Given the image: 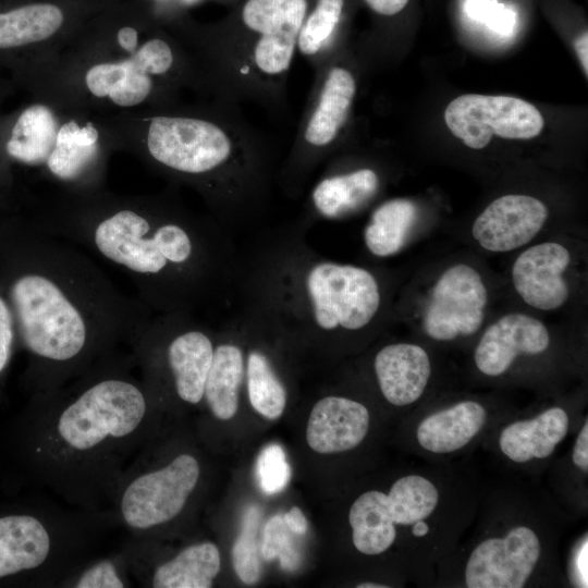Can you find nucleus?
<instances>
[{
	"instance_id": "obj_18",
	"label": "nucleus",
	"mask_w": 588,
	"mask_h": 588,
	"mask_svg": "<svg viewBox=\"0 0 588 588\" xmlns=\"http://www.w3.org/2000/svg\"><path fill=\"white\" fill-rule=\"evenodd\" d=\"M378 172L369 167L342 169L331 163L314 184L307 200V224L313 218L338 220L372 201L380 188Z\"/></svg>"
},
{
	"instance_id": "obj_15",
	"label": "nucleus",
	"mask_w": 588,
	"mask_h": 588,
	"mask_svg": "<svg viewBox=\"0 0 588 588\" xmlns=\"http://www.w3.org/2000/svg\"><path fill=\"white\" fill-rule=\"evenodd\" d=\"M549 216L547 206L536 197L522 194L501 196L475 219L471 234L486 250L504 253L530 242Z\"/></svg>"
},
{
	"instance_id": "obj_16",
	"label": "nucleus",
	"mask_w": 588,
	"mask_h": 588,
	"mask_svg": "<svg viewBox=\"0 0 588 588\" xmlns=\"http://www.w3.org/2000/svg\"><path fill=\"white\" fill-rule=\"evenodd\" d=\"M571 264L568 249L558 242L536 244L518 255L512 282L519 297L532 308L555 310L568 299L563 274Z\"/></svg>"
},
{
	"instance_id": "obj_34",
	"label": "nucleus",
	"mask_w": 588,
	"mask_h": 588,
	"mask_svg": "<svg viewBox=\"0 0 588 588\" xmlns=\"http://www.w3.org/2000/svg\"><path fill=\"white\" fill-rule=\"evenodd\" d=\"M294 534L286 525L283 515L272 516L264 529L260 553L265 560H280L282 568L294 569L301 558L294 542Z\"/></svg>"
},
{
	"instance_id": "obj_37",
	"label": "nucleus",
	"mask_w": 588,
	"mask_h": 588,
	"mask_svg": "<svg viewBox=\"0 0 588 588\" xmlns=\"http://www.w3.org/2000/svg\"><path fill=\"white\" fill-rule=\"evenodd\" d=\"M16 345L19 343L13 313L0 289V375L8 367Z\"/></svg>"
},
{
	"instance_id": "obj_24",
	"label": "nucleus",
	"mask_w": 588,
	"mask_h": 588,
	"mask_svg": "<svg viewBox=\"0 0 588 588\" xmlns=\"http://www.w3.org/2000/svg\"><path fill=\"white\" fill-rule=\"evenodd\" d=\"M244 366L243 347L234 339L217 338L203 401L219 420H229L237 412Z\"/></svg>"
},
{
	"instance_id": "obj_4",
	"label": "nucleus",
	"mask_w": 588,
	"mask_h": 588,
	"mask_svg": "<svg viewBox=\"0 0 588 588\" xmlns=\"http://www.w3.org/2000/svg\"><path fill=\"white\" fill-rule=\"evenodd\" d=\"M306 225L268 230L240 257L243 309L280 335L321 339L366 329L382 306L376 274L322 257L307 243Z\"/></svg>"
},
{
	"instance_id": "obj_23",
	"label": "nucleus",
	"mask_w": 588,
	"mask_h": 588,
	"mask_svg": "<svg viewBox=\"0 0 588 588\" xmlns=\"http://www.w3.org/2000/svg\"><path fill=\"white\" fill-rule=\"evenodd\" d=\"M487 419L485 407L475 401L460 402L427 416L417 427L419 444L433 453H450L469 443Z\"/></svg>"
},
{
	"instance_id": "obj_29",
	"label": "nucleus",
	"mask_w": 588,
	"mask_h": 588,
	"mask_svg": "<svg viewBox=\"0 0 588 588\" xmlns=\"http://www.w3.org/2000/svg\"><path fill=\"white\" fill-rule=\"evenodd\" d=\"M417 219L416 204L407 198H393L380 204L365 229L364 242L376 257L399 253L406 243Z\"/></svg>"
},
{
	"instance_id": "obj_33",
	"label": "nucleus",
	"mask_w": 588,
	"mask_h": 588,
	"mask_svg": "<svg viewBox=\"0 0 588 588\" xmlns=\"http://www.w3.org/2000/svg\"><path fill=\"white\" fill-rule=\"evenodd\" d=\"M260 512L249 506L243 517L242 528L232 548V564L237 577L245 584H255L261 574L257 530Z\"/></svg>"
},
{
	"instance_id": "obj_28",
	"label": "nucleus",
	"mask_w": 588,
	"mask_h": 588,
	"mask_svg": "<svg viewBox=\"0 0 588 588\" xmlns=\"http://www.w3.org/2000/svg\"><path fill=\"white\" fill-rule=\"evenodd\" d=\"M57 133V120L50 108L33 105L16 120L5 146L7 152L25 164H46L56 145Z\"/></svg>"
},
{
	"instance_id": "obj_31",
	"label": "nucleus",
	"mask_w": 588,
	"mask_h": 588,
	"mask_svg": "<svg viewBox=\"0 0 588 588\" xmlns=\"http://www.w3.org/2000/svg\"><path fill=\"white\" fill-rule=\"evenodd\" d=\"M62 11L53 4H30L0 13V48L45 40L62 25Z\"/></svg>"
},
{
	"instance_id": "obj_38",
	"label": "nucleus",
	"mask_w": 588,
	"mask_h": 588,
	"mask_svg": "<svg viewBox=\"0 0 588 588\" xmlns=\"http://www.w3.org/2000/svg\"><path fill=\"white\" fill-rule=\"evenodd\" d=\"M573 463L583 471H588V420L581 427L573 450Z\"/></svg>"
},
{
	"instance_id": "obj_41",
	"label": "nucleus",
	"mask_w": 588,
	"mask_h": 588,
	"mask_svg": "<svg viewBox=\"0 0 588 588\" xmlns=\"http://www.w3.org/2000/svg\"><path fill=\"white\" fill-rule=\"evenodd\" d=\"M119 45L130 53H134L137 47V32L135 28L125 26L118 32Z\"/></svg>"
},
{
	"instance_id": "obj_13",
	"label": "nucleus",
	"mask_w": 588,
	"mask_h": 588,
	"mask_svg": "<svg viewBox=\"0 0 588 588\" xmlns=\"http://www.w3.org/2000/svg\"><path fill=\"white\" fill-rule=\"evenodd\" d=\"M540 556V542L526 526L512 528L504 537L489 538L471 552L465 569L469 588H520Z\"/></svg>"
},
{
	"instance_id": "obj_39",
	"label": "nucleus",
	"mask_w": 588,
	"mask_h": 588,
	"mask_svg": "<svg viewBox=\"0 0 588 588\" xmlns=\"http://www.w3.org/2000/svg\"><path fill=\"white\" fill-rule=\"evenodd\" d=\"M371 11L382 16H394L402 12L409 0H364Z\"/></svg>"
},
{
	"instance_id": "obj_19",
	"label": "nucleus",
	"mask_w": 588,
	"mask_h": 588,
	"mask_svg": "<svg viewBox=\"0 0 588 588\" xmlns=\"http://www.w3.org/2000/svg\"><path fill=\"white\" fill-rule=\"evenodd\" d=\"M369 420V412L362 403L342 396H326L310 412L307 443L321 454L352 450L366 437Z\"/></svg>"
},
{
	"instance_id": "obj_14",
	"label": "nucleus",
	"mask_w": 588,
	"mask_h": 588,
	"mask_svg": "<svg viewBox=\"0 0 588 588\" xmlns=\"http://www.w3.org/2000/svg\"><path fill=\"white\" fill-rule=\"evenodd\" d=\"M175 62L172 47L163 39L145 42L131 58L90 68L85 82L97 97L109 96L119 106L143 102L152 89L151 75L168 74Z\"/></svg>"
},
{
	"instance_id": "obj_20",
	"label": "nucleus",
	"mask_w": 588,
	"mask_h": 588,
	"mask_svg": "<svg viewBox=\"0 0 588 588\" xmlns=\"http://www.w3.org/2000/svg\"><path fill=\"white\" fill-rule=\"evenodd\" d=\"M132 577L154 588H210L220 572L218 547L210 541L189 544L158 563L127 564Z\"/></svg>"
},
{
	"instance_id": "obj_26",
	"label": "nucleus",
	"mask_w": 588,
	"mask_h": 588,
	"mask_svg": "<svg viewBox=\"0 0 588 588\" xmlns=\"http://www.w3.org/2000/svg\"><path fill=\"white\" fill-rule=\"evenodd\" d=\"M345 0H316L301 26L296 51L314 72L340 53Z\"/></svg>"
},
{
	"instance_id": "obj_35",
	"label": "nucleus",
	"mask_w": 588,
	"mask_h": 588,
	"mask_svg": "<svg viewBox=\"0 0 588 588\" xmlns=\"http://www.w3.org/2000/svg\"><path fill=\"white\" fill-rule=\"evenodd\" d=\"M257 477L260 489L267 494L282 491L291 477V468L284 450L277 443L262 449L257 460Z\"/></svg>"
},
{
	"instance_id": "obj_46",
	"label": "nucleus",
	"mask_w": 588,
	"mask_h": 588,
	"mask_svg": "<svg viewBox=\"0 0 588 588\" xmlns=\"http://www.w3.org/2000/svg\"><path fill=\"white\" fill-rule=\"evenodd\" d=\"M184 3L186 4H192V3H195L197 2L198 0H182Z\"/></svg>"
},
{
	"instance_id": "obj_6",
	"label": "nucleus",
	"mask_w": 588,
	"mask_h": 588,
	"mask_svg": "<svg viewBox=\"0 0 588 588\" xmlns=\"http://www.w3.org/2000/svg\"><path fill=\"white\" fill-rule=\"evenodd\" d=\"M308 0H246L235 25L209 49L221 100L254 102L273 112L287 102V79Z\"/></svg>"
},
{
	"instance_id": "obj_45",
	"label": "nucleus",
	"mask_w": 588,
	"mask_h": 588,
	"mask_svg": "<svg viewBox=\"0 0 588 588\" xmlns=\"http://www.w3.org/2000/svg\"><path fill=\"white\" fill-rule=\"evenodd\" d=\"M388 586L382 584L363 583L357 585V588H387Z\"/></svg>"
},
{
	"instance_id": "obj_12",
	"label": "nucleus",
	"mask_w": 588,
	"mask_h": 588,
	"mask_svg": "<svg viewBox=\"0 0 588 588\" xmlns=\"http://www.w3.org/2000/svg\"><path fill=\"white\" fill-rule=\"evenodd\" d=\"M488 291L480 273L456 264L436 281L422 313V328L437 341L475 334L485 320Z\"/></svg>"
},
{
	"instance_id": "obj_32",
	"label": "nucleus",
	"mask_w": 588,
	"mask_h": 588,
	"mask_svg": "<svg viewBox=\"0 0 588 588\" xmlns=\"http://www.w3.org/2000/svg\"><path fill=\"white\" fill-rule=\"evenodd\" d=\"M134 578L123 552L105 556L87 558L69 569L56 584L71 588H125L132 587Z\"/></svg>"
},
{
	"instance_id": "obj_1",
	"label": "nucleus",
	"mask_w": 588,
	"mask_h": 588,
	"mask_svg": "<svg viewBox=\"0 0 588 588\" xmlns=\"http://www.w3.org/2000/svg\"><path fill=\"white\" fill-rule=\"evenodd\" d=\"M0 289L36 394L130 350L154 314L118 290L81 247L19 221L0 222Z\"/></svg>"
},
{
	"instance_id": "obj_2",
	"label": "nucleus",
	"mask_w": 588,
	"mask_h": 588,
	"mask_svg": "<svg viewBox=\"0 0 588 588\" xmlns=\"http://www.w3.org/2000/svg\"><path fill=\"white\" fill-rule=\"evenodd\" d=\"M128 350L36 394L30 457L44 483L88 513H109L117 485L151 438L157 401Z\"/></svg>"
},
{
	"instance_id": "obj_21",
	"label": "nucleus",
	"mask_w": 588,
	"mask_h": 588,
	"mask_svg": "<svg viewBox=\"0 0 588 588\" xmlns=\"http://www.w3.org/2000/svg\"><path fill=\"white\" fill-rule=\"evenodd\" d=\"M373 368L382 395L395 406L417 401L431 375L427 352L412 343L383 346L375 357Z\"/></svg>"
},
{
	"instance_id": "obj_43",
	"label": "nucleus",
	"mask_w": 588,
	"mask_h": 588,
	"mask_svg": "<svg viewBox=\"0 0 588 588\" xmlns=\"http://www.w3.org/2000/svg\"><path fill=\"white\" fill-rule=\"evenodd\" d=\"M575 567L577 572L579 573L580 583L585 584V587H586L587 579H585L584 576L587 578V541H585L584 547L578 553Z\"/></svg>"
},
{
	"instance_id": "obj_5",
	"label": "nucleus",
	"mask_w": 588,
	"mask_h": 588,
	"mask_svg": "<svg viewBox=\"0 0 588 588\" xmlns=\"http://www.w3.org/2000/svg\"><path fill=\"white\" fill-rule=\"evenodd\" d=\"M146 146L163 170L201 191L213 218L229 233L252 224L266 210L277 177L274 154L237 105L222 101L212 115H156Z\"/></svg>"
},
{
	"instance_id": "obj_25",
	"label": "nucleus",
	"mask_w": 588,
	"mask_h": 588,
	"mask_svg": "<svg viewBox=\"0 0 588 588\" xmlns=\"http://www.w3.org/2000/svg\"><path fill=\"white\" fill-rule=\"evenodd\" d=\"M396 518L388 494L371 490L359 495L348 513L355 548L367 555L387 551L396 537Z\"/></svg>"
},
{
	"instance_id": "obj_30",
	"label": "nucleus",
	"mask_w": 588,
	"mask_h": 588,
	"mask_svg": "<svg viewBox=\"0 0 588 588\" xmlns=\"http://www.w3.org/2000/svg\"><path fill=\"white\" fill-rule=\"evenodd\" d=\"M244 363L252 407L266 418H279L286 406L287 393L269 354L259 346L249 347Z\"/></svg>"
},
{
	"instance_id": "obj_8",
	"label": "nucleus",
	"mask_w": 588,
	"mask_h": 588,
	"mask_svg": "<svg viewBox=\"0 0 588 588\" xmlns=\"http://www.w3.org/2000/svg\"><path fill=\"white\" fill-rule=\"evenodd\" d=\"M109 513L76 515L48 511L0 516V579L21 574L44 576L47 586L87 559L85 552Z\"/></svg>"
},
{
	"instance_id": "obj_3",
	"label": "nucleus",
	"mask_w": 588,
	"mask_h": 588,
	"mask_svg": "<svg viewBox=\"0 0 588 588\" xmlns=\"http://www.w3.org/2000/svg\"><path fill=\"white\" fill-rule=\"evenodd\" d=\"M37 225L122 270L152 313L195 316L237 282L240 256L215 218L161 205H117Z\"/></svg>"
},
{
	"instance_id": "obj_10",
	"label": "nucleus",
	"mask_w": 588,
	"mask_h": 588,
	"mask_svg": "<svg viewBox=\"0 0 588 588\" xmlns=\"http://www.w3.org/2000/svg\"><path fill=\"white\" fill-rule=\"evenodd\" d=\"M340 53L314 72L311 89L292 146L277 177L289 196L301 194L333 151L346 127L357 91L354 72Z\"/></svg>"
},
{
	"instance_id": "obj_7",
	"label": "nucleus",
	"mask_w": 588,
	"mask_h": 588,
	"mask_svg": "<svg viewBox=\"0 0 588 588\" xmlns=\"http://www.w3.org/2000/svg\"><path fill=\"white\" fill-rule=\"evenodd\" d=\"M216 340L194 315L154 313L130 351L157 403L171 395L195 406L203 402Z\"/></svg>"
},
{
	"instance_id": "obj_42",
	"label": "nucleus",
	"mask_w": 588,
	"mask_h": 588,
	"mask_svg": "<svg viewBox=\"0 0 588 588\" xmlns=\"http://www.w3.org/2000/svg\"><path fill=\"white\" fill-rule=\"evenodd\" d=\"M574 48L583 68L585 76H588V33L580 34L574 42Z\"/></svg>"
},
{
	"instance_id": "obj_22",
	"label": "nucleus",
	"mask_w": 588,
	"mask_h": 588,
	"mask_svg": "<svg viewBox=\"0 0 588 588\" xmlns=\"http://www.w3.org/2000/svg\"><path fill=\"white\" fill-rule=\"evenodd\" d=\"M568 416L561 407L546 409L532 419L518 420L501 432L499 445L511 461L525 463L550 456L565 438Z\"/></svg>"
},
{
	"instance_id": "obj_9",
	"label": "nucleus",
	"mask_w": 588,
	"mask_h": 588,
	"mask_svg": "<svg viewBox=\"0 0 588 588\" xmlns=\"http://www.w3.org/2000/svg\"><path fill=\"white\" fill-rule=\"evenodd\" d=\"M148 441L124 470L109 509L113 523L138 540L176 520L201 477L200 462L194 454L179 452L158 461Z\"/></svg>"
},
{
	"instance_id": "obj_44",
	"label": "nucleus",
	"mask_w": 588,
	"mask_h": 588,
	"mask_svg": "<svg viewBox=\"0 0 588 588\" xmlns=\"http://www.w3.org/2000/svg\"><path fill=\"white\" fill-rule=\"evenodd\" d=\"M427 531H428V526L422 520L415 523V526L413 528V532L415 536L421 537L426 535Z\"/></svg>"
},
{
	"instance_id": "obj_36",
	"label": "nucleus",
	"mask_w": 588,
	"mask_h": 588,
	"mask_svg": "<svg viewBox=\"0 0 588 588\" xmlns=\"http://www.w3.org/2000/svg\"><path fill=\"white\" fill-rule=\"evenodd\" d=\"M464 10L469 19L486 25L501 36L513 34L515 12L498 0H466Z\"/></svg>"
},
{
	"instance_id": "obj_11",
	"label": "nucleus",
	"mask_w": 588,
	"mask_h": 588,
	"mask_svg": "<svg viewBox=\"0 0 588 588\" xmlns=\"http://www.w3.org/2000/svg\"><path fill=\"white\" fill-rule=\"evenodd\" d=\"M451 133L467 147L482 149L492 136L530 139L544 125L539 110L526 100L507 96L462 95L444 111Z\"/></svg>"
},
{
	"instance_id": "obj_17",
	"label": "nucleus",
	"mask_w": 588,
	"mask_h": 588,
	"mask_svg": "<svg viewBox=\"0 0 588 588\" xmlns=\"http://www.w3.org/2000/svg\"><path fill=\"white\" fill-rule=\"evenodd\" d=\"M549 345V331L540 320L513 313L486 329L476 346L474 359L480 372L498 377L509 370L519 354H541Z\"/></svg>"
},
{
	"instance_id": "obj_40",
	"label": "nucleus",
	"mask_w": 588,
	"mask_h": 588,
	"mask_svg": "<svg viewBox=\"0 0 588 588\" xmlns=\"http://www.w3.org/2000/svg\"><path fill=\"white\" fill-rule=\"evenodd\" d=\"M283 518L289 528L297 536H302L306 532L308 524L299 507H291V510L283 515Z\"/></svg>"
},
{
	"instance_id": "obj_27",
	"label": "nucleus",
	"mask_w": 588,
	"mask_h": 588,
	"mask_svg": "<svg viewBox=\"0 0 588 588\" xmlns=\"http://www.w3.org/2000/svg\"><path fill=\"white\" fill-rule=\"evenodd\" d=\"M98 136L91 123L82 127L74 120L69 121L58 130L56 145L45 166L60 181L82 180L96 161Z\"/></svg>"
}]
</instances>
